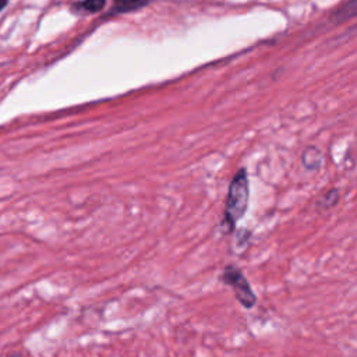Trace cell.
Segmentation results:
<instances>
[{
  "instance_id": "1",
  "label": "cell",
  "mask_w": 357,
  "mask_h": 357,
  "mask_svg": "<svg viewBox=\"0 0 357 357\" xmlns=\"http://www.w3.org/2000/svg\"><path fill=\"white\" fill-rule=\"evenodd\" d=\"M250 201V181L244 167L238 169L230 180L222 218V227L225 233H231L237 222L243 218Z\"/></svg>"
},
{
  "instance_id": "2",
  "label": "cell",
  "mask_w": 357,
  "mask_h": 357,
  "mask_svg": "<svg viewBox=\"0 0 357 357\" xmlns=\"http://www.w3.org/2000/svg\"><path fill=\"white\" fill-rule=\"evenodd\" d=\"M219 280L229 286L233 293L236 300L244 307V308H252L257 303V296L254 294L248 280L245 279V276L243 275V272L233 264H229L223 268Z\"/></svg>"
},
{
  "instance_id": "3",
  "label": "cell",
  "mask_w": 357,
  "mask_h": 357,
  "mask_svg": "<svg viewBox=\"0 0 357 357\" xmlns=\"http://www.w3.org/2000/svg\"><path fill=\"white\" fill-rule=\"evenodd\" d=\"M339 199H340L339 190L337 188H329L322 195L318 197V199L315 202V209H317L318 213L326 212V211L335 208L337 205Z\"/></svg>"
},
{
  "instance_id": "4",
  "label": "cell",
  "mask_w": 357,
  "mask_h": 357,
  "mask_svg": "<svg viewBox=\"0 0 357 357\" xmlns=\"http://www.w3.org/2000/svg\"><path fill=\"white\" fill-rule=\"evenodd\" d=\"M301 163L307 170H317L322 163V153L317 148H307L303 152Z\"/></svg>"
},
{
  "instance_id": "5",
  "label": "cell",
  "mask_w": 357,
  "mask_h": 357,
  "mask_svg": "<svg viewBox=\"0 0 357 357\" xmlns=\"http://www.w3.org/2000/svg\"><path fill=\"white\" fill-rule=\"evenodd\" d=\"M148 0H114V7L119 11H131L145 6Z\"/></svg>"
},
{
  "instance_id": "6",
  "label": "cell",
  "mask_w": 357,
  "mask_h": 357,
  "mask_svg": "<svg viewBox=\"0 0 357 357\" xmlns=\"http://www.w3.org/2000/svg\"><path fill=\"white\" fill-rule=\"evenodd\" d=\"M103 6H105V0H85L81 4L82 8H85L86 11H92V13L99 11L100 8H103Z\"/></svg>"
},
{
  "instance_id": "7",
  "label": "cell",
  "mask_w": 357,
  "mask_h": 357,
  "mask_svg": "<svg viewBox=\"0 0 357 357\" xmlns=\"http://www.w3.org/2000/svg\"><path fill=\"white\" fill-rule=\"evenodd\" d=\"M7 4V0H0V10L4 8V6Z\"/></svg>"
},
{
  "instance_id": "8",
  "label": "cell",
  "mask_w": 357,
  "mask_h": 357,
  "mask_svg": "<svg viewBox=\"0 0 357 357\" xmlns=\"http://www.w3.org/2000/svg\"><path fill=\"white\" fill-rule=\"evenodd\" d=\"M10 357H21V356H18V354H13V356H10Z\"/></svg>"
}]
</instances>
